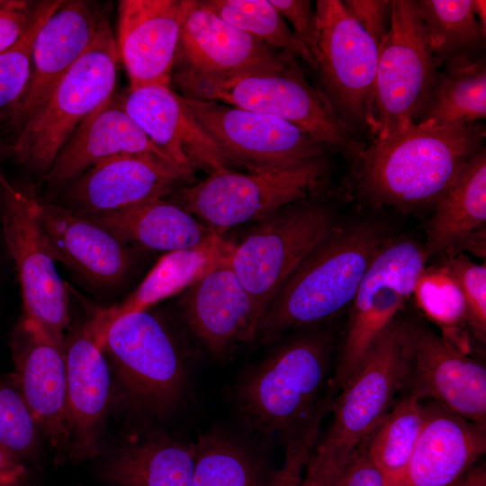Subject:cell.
<instances>
[{
  "label": "cell",
  "instance_id": "1",
  "mask_svg": "<svg viewBox=\"0 0 486 486\" xmlns=\"http://www.w3.org/2000/svg\"><path fill=\"white\" fill-rule=\"evenodd\" d=\"M480 123L428 126L419 123L374 138L350 156L358 194L374 207L402 212L433 208L467 162L482 149Z\"/></svg>",
  "mask_w": 486,
  "mask_h": 486
},
{
  "label": "cell",
  "instance_id": "2",
  "mask_svg": "<svg viewBox=\"0 0 486 486\" xmlns=\"http://www.w3.org/2000/svg\"><path fill=\"white\" fill-rule=\"evenodd\" d=\"M333 340L331 329L320 324L298 328L244 370L230 392L242 428L265 438H285L329 406Z\"/></svg>",
  "mask_w": 486,
  "mask_h": 486
},
{
  "label": "cell",
  "instance_id": "3",
  "mask_svg": "<svg viewBox=\"0 0 486 486\" xmlns=\"http://www.w3.org/2000/svg\"><path fill=\"white\" fill-rule=\"evenodd\" d=\"M389 238L379 222L338 221L280 288L254 341L271 345L288 331L320 324L349 306L364 273Z\"/></svg>",
  "mask_w": 486,
  "mask_h": 486
},
{
  "label": "cell",
  "instance_id": "4",
  "mask_svg": "<svg viewBox=\"0 0 486 486\" xmlns=\"http://www.w3.org/2000/svg\"><path fill=\"white\" fill-rule=\"evenodd\" d=\"M171 84L185 97L215 101L285 120L329 150L348 157L364 147L351 137L323 91L307 82L296 58L276 68L230 76L174 72Z\"/></svg>",
  "mask_w": 486,
  "mask_h": 486
},
{
  "label": "cell",
  "instance_id": "5",
  "mask_svg": "<svg viewBox=\"0 0 486 486\" xmlns=\"http://www.w3.org/2000/svg\"><path fill=\"white\" fill-rule=\"evenodd\" d=\"M101 349L112 359L124 400L139 412L165 419L192 397V355L148 310L118 319Z\"/></svg>",
  "mask_w": 486,
  "mask_h": 486
},
{
  "label": "cell",
  "instance_id": "6",
  "mask_svg": "<svg viewBox=\"0 0 486 486\" xmlns=\"http://www.w3.org/2000/svg\"><path fill=\"white\" fill-rule=\"evenodd\" d=\"M120 58L108 21L7 147L24 167L47 175L76 129L115 93Z\"/></svg>",
  "mask_w": 486,
  "mask_h": 486
},
{
  "label": "cell",
  "instance_id": "7",
  "mask_svg": "<svg viewBox=\"0 0 486 486\" xmlns=\"http://www.w3.org/2000/svg\"><path fill=\"white\" fill-rule=\"evenodd\" d=\"M327 177L324 157L256 171L224 168L177 188L169 196L221 235L233 226L256 221L286 205L318 196Z\"/></svg>",
  "mask_w": 486,
  "mask_h": 486
},
{
  "label": "cell",
  "instance_id": "8",
  "mask_svg": "<svg viewBox=\"0 0 486 486\" xmlns=\"http://www.w3.org/2000/svg\"><path fill=\"white\" fill-rule=\"evenodd\" d=\"M316 197L256 220L230 253V265L252 299L258 326L283 284L338 222L331 207Z\"/></svg>",
  "mask_w": 486,
  "mask_h": 486
},
{
  "label": "cell",
  "instance_id": "9",
  "mask_svg": "<svg viewBox=\"0 0 486 486\" xmlns=\"http://www.w3.org/2000/svg\"><path fill=\"white\" fill-rule=\"evenodd\" d=\"M428 260L423 245L409 238H390L379 249L349 305L346 335L331 380L334 392L354 374L415 293Z\"/></svg>",
  "mask_w": 486,
  "mask_h": 486
},
{
  "label": "cell",
  "instance_id": "10",
  "mask_svg": "<svg viewBox=\"0 0 486 486\" xmlns=\"http://www.w3.org/2000/svg\"><path fill=\"white\" fill-rule=\"evenodd\" d=\"M314 59L323 92L340 120L375 136L374 86L379 47L340 0H318Z\"/></svg>",
  "mask_w": 486,
  "mask_h": 486
},
{
  "label": "cell",
  "instance_id": "11",
  "mask_svg": "<svg viewBox=\"0 0 486 486\" xmlns=\"http://www.w3.org/2000/svg\"><path fill=\"white\" fill-rule=\"evenodd\" d=\"M437 67L427 46L415 1L392 0L391 27L379 48L374 138L418 122L436 83Z\"/></svg>",
  "mask_w": 486,
  "mask_h": 486
},
{
  "label": "cell",
  "instance_id": "12",
  "mask_svg": "<svg viewBox=\"0 0 486 486\" xmlns=\"http://www.w3.org/2000/svg\"><path fill=\"white\" fill-rule=\"evenodd\" d=\"M405 388L486 428V368L419 316L399 317Z\"/></svg>",
  "mask_w": 486,
  "mask_h": 486
},
{
  "label": "cell",
  "instance_id": "13",
  "mask_svg": "<svg viewBox=\"0 0 486 486\" xmlns=\"http://www.w3.org/2000/svg\"><path fill=\"white\" fill-rule=\"evenodd\" d=\"M180 99L219 148L226 165L256 171L323 158L327 147L294 124L222 103Z\"/></svg>",
  "mask_w": 486,
  "mask_h": 486
},
{
  "label": "cell",
  "instance_id": "14",
  "mask_svg": "<svg viewBox=\"0 0 486 486\" xmlns=\"http://www.w3.org/2000/svg\"><path fill=\"white\" fill-rule=\"evenodd\" d=\"M0 222L15 266L25 317L66 339L69 305L48 239L35 215L32 191L10 183L0 172Z\"/></svg>",
  "mask_w": 486,
  "mask_h": 486
},
{
  "label": "cell",
  "instance_id": "15",
  "mask_svg": "<svg viewBox=\"0 0 486 486\" xmlns=\"http://www.w3.org/2000/svg\"><path fill=\"white\" fill-rule=\"evenodd\" d=\"M405 388L399 316L382 333L354 374L333 398L331 426L320 441L349 457L377 428Z\"/></svg>",
  "mask_w": 486,
  "mask_h": 486
},
{
  "label": "cell",
  "instance_id": "16",
  "mask_svg": "<svg viewBox=\"0 0 486 486\" xmlns=\"http://www.w3.org/2000/svg\"><path fill=\"white\" fill-rule=\"evenodd\" d=\"M66 339L23 316L12 340L14 379L34 422L52 449L68 456Z\"/></svg>",
  "mask_w": 486,
  "mask_h": 486
},
{
  "label": "cell",
  "instance_id": "17",
  "mask_svg": "<svg viewBox=\"0 0 486 486\" xmlns=\"http://www.w3.org/2000/svg\"><path fill=\"white\" fill-rule=\"evenodd\" d=\"M194 174L153 154H121L96 162L60 189L61 206L81 215L112 212L167 197L191 184Z\"/></svg>",
  "mask_w": 486,
  "mask_h": 486
},
{
  "label": "cell",
  "instance_id": "18",
  "mask_svg": "<svg viewBox=\"0 0 486 486\" xmlns=\"http://www.w3.org/2000/svg\"><path fill=\"white\" fill-rule=\"evenodd\" d=\"M292 58L227 22L200 0H184L174 72L230 76L276 68Z\"/></svg>",
  "mask_w": 486,
  "mask_h": 486
},
{
  "label": "cell",
  "instance_id": "19",
  "mask_svg": "<svg viewBox=\"0 0 486 486\" xmlns=\"http://www.w3.org/2000/svg\"><path fill=\"white\" fill-rule=\"evenodd\" d=\"M231 251L188 287L180 302L185 326L216 360L254 342L258 327L252 299L230 265Z\"/></svg>",
  "mask_w": 486,
  "mask_h": 486
},
{
  "label": "cell",
  "instance_id": "20",
  "mask_svg": "<svg viewBox=\"0 0 486 486\" xmlns=\"http://www.w3.org/2000/svg\"><path fill=\"white\" fill-rule=\"evenodd\" d=\"M108 21L99 4L85 0L63 1L49 16L36 35L30 80L11 128L16 131L39 110Z\"/></svg>",
  "mask_w": 486,
  "mask_h": 486
},
{
  "label": "cell",
  "instance_id": "21",
  "mask_svg": "<svg viewBox=\"0 0 486 486\" xmlns=\"http://www.w3.org/2000/svg\"><path fill=\"white\" fill-rule=\"evenodd\" d=\"M35 215L56 261L93 286L120 284L131 266L127 243L101 224L32 191Z\"/></svg>",
  "mask_w": 486,
  "mask_h": 486
},
{
  "label": "cell",
  "instance_id": "22",
  "mask_svg": "<svg viewBox=\"0 0 486 486\" xmlns=\"http://www.w3.org/2000/svg\"><path fill=\"white\" fill-rule=\"evenodd\" d=\"M184 0H122L117 47L130 87L171 86Z\"/></svg>",
  "mask_w": 486,
  "mask_h": 486
},
{
  "label": "cell",
  "instance_id": "23",
  "mask_svg": "<svg viewBox=\"0 0 486 486\" xmlns=\"http://www.w3.org/2000/svg\"><path fill=\"white\" fill-rule=\"evenodd\" d=\"M132 121L180 167L208 174L229 168L219 148L184 106L171 86L150 85L121 94Z\"/></svg>",
  "mask_w": 486,
  "mask_h": 486
},
{
  "label": "cell",
  "instance_id": "24",
  "mask_svg": "<svg viewBox=\"0 0 486 486\" xmlns=\"http://www.w3.org/2000/svg\"><path fill=\"white\" fill-rule=\"evenodd\" d=\"M65 358L70 436L68 457L85 461L100 452L110 396V370L86 323L66 338Z\"/></svg>",
  "mask_w": 486,
  "mask_h": 486
},
{
  "label": "cell",
  "instance_id": "25",
  "mask_svg": "<svg viewBox=\"0 0 486 486\" xmlns=\"http://www.w3.org/2000/svg\"><path fill=\"white\" fill-rule=\"evenodd\" d=\"M412 456L397 486H449L486 451V428L432 402Z\"/></svg>",
  "mask_w": 486,
  "mask_h": 486
},
{
  "label": "cell",
  "instance_id": "26",
  "mask_svg": "<svg viewBox=\"0 0 486 486\" xmlns=\"http://www.w3.org/2000/svg\"><path fill=\"white\" fill-rule=\"evenodd\" d=\"M142 153L175 164L132 121L123 107L121 94L115 92L76 129L44 176L45 181L60 190L102 159Z\"/></svg>",
  "mask_w": 486,
  "mask_h": 486
},
{
  "label": "cell",
  "instance_id": "27",
  "mask_svg": "<svg viewBox=\"0 0 486 486\" xmlns=\"http://www.w3.org/2000/svg\"><path fill=\"white\" fill-rule=\"evenodd\" d=\"M233 247L221 235H216L198 247L165 254L124 301L99 310L86 322L99 347L107 331L118 319L132 312L147 310L162 300L184 292L216 262L229 254Z\"/></svg>",
  "mask_w": 486,
  "mask_h": 486
},
{
  "label": "cell",
  "instance_id": "28",
  "mask_svg": "<svg viewBox=\"0 0 486 486\" xmlns=\"http://www.w3.org/2000/svg\"><path fill=\"white\" fill-rule=\"evenodd\" d=\"M83 216L101 224L126 243L166 253L198 247L220 235L166 197Z\"/></svg>",
  "mask_w": 486,
  "mask_h": 486
},
{
  "label": "cell",
  "instance_id": "29",
  "mask_svg": "<svg viewBox=\"0 0 486 486\" xmlns=\"http://www.w3.org/2000/svg\"><path fill=\"white\" fill-rule=\"evenodd\" d=\"M486 221V152L482 148L433 207L423 244L429 257L457 255L464 241Z\"/></svg>",
  "mask_w": 486,
  "mask_h": 486
},
{
  "label": "cell",
  "instance_id": "30",
  "mask_svg": "<svg viewBox=\"0 0 486 486\" xmlns=\"http://www.w3.org/2000/svg\"><path fill=\"white\" fill-rule=\"evenodd\" d=\"M195 443L166 436L118 447L106 461L107 486H190Z\"/></svg>",
  "mask_w": 486,
  "mask_h": 486
},
{
  "label": "cell",
  "instance_id": "31",
  "mask_svg": "<svg viewBox=\"0 0 486 486\" xmlns=\"http://www.w3.org/2000/svg\"><path fill=\"white\" fill-rule=\"evenodd\" d=\"M194 443L190 486H271L277 469L248 439L212 428L201 433Z\"/></svg>",
  "mask_w": 486,
  "mask_h": 486
},
{
  "label": "cell",
  "instance_id": "32",
  "mask_svg": "<svg viewBox=\"0 0 486 486\" xmlns=\"http://www.w3.org/2000/svg\"><path fill=\"white\" fill-rule=\"evenodd\" d=\"M485 117V62L461 55L446 62L417 123L435 127L467 125Z\"/></svg>",
  "mask_w": 486,
  "mask_h": 486
},
{
  "label": "cell",
  "instance_id": "33",
  "mask_svg": "<svg viewBox=\"0 0 486 486\" xmlns=\"http://www.w3.org/2000/svg\"><path fill=\"white\" fill-rule=\"evenodd\" d=\"M424 419L423 402L407 394L394 404L362 442L385 486H397L405 474Z\"/></svg>",
  "mask_w": 486,
  "mask_h": 486
},
{
  "label": "cell",
  "instance_id": "34",
  "mask_svg": "<svg viewBox=\"0 0 486 486\" xmlns=\"http://www.w3.org/2000/svg\"><path fill=\"white\" fill-rule=\"evenodd\" d=\"M427 46L437 66L479 48L485 33L472 0L415 1Z\"/></svg>",
  "mask_w": 486,
  "mask_h": 486
},
{
  "label": "cell",
  "instance_id": "35",
  "mask_svg": "<svg viewBox=\"0 0 486 486\" xmlns=\"http://www.w3.org/2000/svg\"><path fill=\"white\" fill-rule=\"evenodd\" d=\"M202 4L238 30L274 50L304 60L317 70L308 47L296 36L270 0H201Z\"/></svg>",
  "mask_w": 486,
  "mask_h": 486
},
{
  "label": "cell",
  "instance_id": "36",
  "mask_svg": "<svg viewBox=\"0 0 486 486\" xmlns=\"http://www.w3.org/2000/svg\"><path fill=\"white\" fill-rule=\"evenodd\" d=\"M62 2L63 0L37 2L32 20L23 34L13 46L0 52V123L9 126L30 80L32 53L36 35Z\"/></svg>",
  "mask_w": 486,
  "mask_h": 486
},
{
  "label": "cell",
  "instance_id": "37",
  "mask_svg": "<svg viewBox=\"0 0 486 486\" xmlns=\"http://www.w3.org/2000/svg\"><path fill=\"white\" fill-rule=\"evenodd\" d=\"M444 273L457 288L466 318L476 338H486V266L478 265L464 255L448 256L442 266Z\"/></svg>",
  "mask_w": 486,
  "mask_h": 486
},
{
  "label": "cell",
  "instance_id": "38",
  "mask_svg": "<svg viewBox=\"0 0 486 486\" xmlns=\"http://www.w3.org/2000/svg\"><path fill=\"white\" fill-rule=\"evenodd\" d=\"M0 443L19 458L38 450V428L16 388L0 382Z\"/></svg>",
  "mask_w": 486,
  "mask_h": 486
},
{
  "label": "cell",
  "instance_id": "39",
  "mask_svg": "<svg viewBox=\"0 0 486 486\" xmlns=\"http://www.w3.org/2000/svg\"><path fill=\"white\" fill-rule=\"evenodd\" d=\"M323 416H318L299 431L285 437V454L271 486H299L310 455L317 444Z\"/></svg>",
  "mask_w": 486,
  "mask_h": 486
},
{
  "label": "cell",
  "instance_id": "40",
  "mask_svg": "<svg viewBox=\"0 0 486 486\" xmlns=\"http://www.w3.org/2000/svg\"><path fill=\"white\" fill-rule=\"evenodd\" d=\"M350 457L339 454L321 442L316 444L299 486H338Z\"/></svg>",
  "mask_w": 486,
  "mask_h": 486
},
{
  "label": "cell",
  "instance_id": "41",
  "mask_svg": "<svg viewBox=\"0 0 486 486\" xmlns=\"http://www.w3.org/2000/svg\"><path fill=\"white\" fill-rule=\"evenodd\" d=\"M342 3L346 10L380 48L391 27L392 1L345 0Z\"/></svg>",
  "mask_w": 486,
  "mask_h": 486
},
{
  "label": "cell",
  "instance_id": "42",
  "mask_svg": "<svg viewBox=\"0 0 486 486\" xmlns=\"http://www.w3.org/2000/svg\"><path fill=\"white\" fill-rule=\"evenodd\" d=\"M311 55L317 50V21L312 3L308 0H270ZM316 62V61H315Z\"/></svg>",
  "mask_w": 486,
  "mask_h": 486
},
{
  "label": "cell",
  "instance_id": "43",
  "mask_svg": "<svg viewBox=\"0 0 486 486\" xmlns=\"http://www.w3.org/2000/svg\"><path fill=\"white\" fill-rule=\"evenodd\" d=\"M36 3L4 0L0 5V52L13 46L28 27Z\"/></svg>",
  "mask_w": 486,
  "mask_h": 486
},
{
  "label": "cell",
  "instance_id": "44",
  "mask_svg": "<svg viewBox=\"0 0 486 486\" xmlns=\"http://www.w3.org/2000/svg\"><path fill=\"white\" fill-rule=\"evenodd\" d=\"M338 486H385L381 472L371 461L363 443L351 455Z\"/></svg>",
  "mask_w": 486,
  "mask_h": 486
},
{
  "label": "cell",
  "instance_id": "45",
  "mask_svg": "<svg viewBox=\"0 0 486 486\" xmlns=\"http://www.w3.org/2000/svg\"><path fill=\"white\" fill-rule=\"evenodd\" d=\"M20 459L0 443V472L25 478L27 470Z\"/></svg>",
  "mask_w": 486,
  "mask_h": 486
},
{
  "label": "cell",
  "instance_id": "46",
  "mask_svg": "<svg viewBox=\"0 0 486 486\" xmlns=\"http://www.w3.org/2000/svg\"><path fill=\"white\" fill-rule=\"evenodd\" d=\"M449 486H486L485 465L472 466Z\"/></svg>",
  "mask_w": 486,
  "mask_h": 486
},
{
  "label": "cell",
  "instance_id": "47",
  "mask_svg": "<svg viewBox=\"0 0 486 486\" xmlns=\"http://www.w3.org/2000/svg\"><path fill=\"white\" fill-rule=\"evenodd\" d=\"M461 248H468L472 253L480 257L485 256V228H481L472 233L462 244Z\"/></svg>",
  "mask_w": 486,
  "mask_h": 486
},
{
  "label": "cell",
  "instance_id": "48",
  "mask_svg": "<svg viewBox=\"0 0 486 486\" xmlns=\"http://www.w3.org/2000/svg\"><path fill=\"white\" fill-rule=\"evenodd\" d=\"M472 6L482 31L486 34V1L472 0Z\"/></svg>",
  "mask_w": 486,
  "mask_h": 486
},
{
  "label": "cell",
  "instance_id": "49",
  "mask_svg": "<svg viewBox=\"0 0 486 486\" xmlns=\"http://www.w3.org/2000/svg\"><path fill=\"white\" fill-rule=\"evenodd\" d=\"M24 478L0 472V486H22Z\"/></svg>",
  "mask_w": 486,
  "mask_h": 486
},
{
  "label": "cell",
  "instance_id": "50",
  "mask_svg": "<svg viewBox=\"0 0 486 486\" xmlns=\"http://www.w3.org/2000/svg\"><path fill=\"white\" fill-rule=\"evenodd\" d=\"M4 0H0V5L3 4Z\"/></svg>",
  "mask_w": 486,
  "mask_h": 486
},
{
  "label": "cell",
  "instance_id": "51",
  "mask_svg": "<svg viewBox=\"0 0 486 486\" xmlns=\"http://www.w3.org/2000/svg\"><path fill=\"white\" fill-rule=\"evenodd\" d=\"M1 154H2V149H1V148H0V158H1ZM0 172H1V170H0Z\"/></svg>",
  "mask_w": 486,
  "mask_h": 486
}]
</instances>
